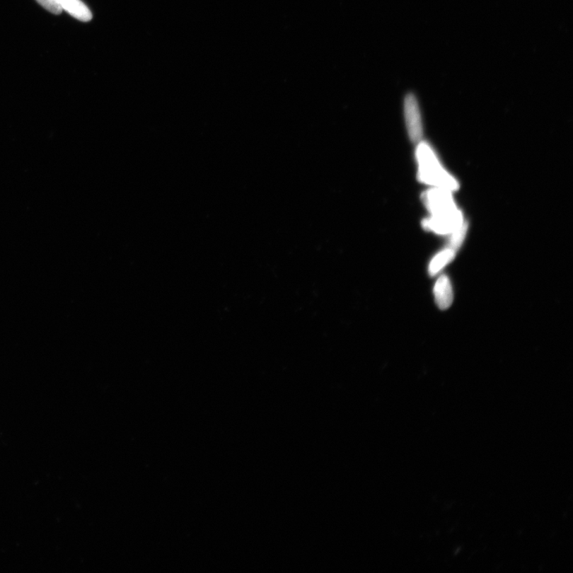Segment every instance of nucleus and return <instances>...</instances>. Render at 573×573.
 I'll use <instances>...</instances> for the list:
<instances>
[{
    "instance_id": "8",
    "label": "nucleus",
    "mask_w": 573,
    "mask_h": 573,
    "mask_svg": "<svg viewBox=\"0 0 573 573\" xmlns=\"http://www.w3.org/2000/svg\"><path fill=\"white\" fill-rule=\"evenodd\" d=\"M36 1L54 15H60L62 11L57 0H36Z\"/></svg>"
},
{
    "instance_id": "2",
    "label": "nucleus",
    "mask_w": 573,
    "mask_h": 573,
    "mask_svg": "<svg viewBox=\"0 0 573 573\" xmlns=\"http://www.w3.org/2000/svg\"><path fill=\"white\" fill-rule=\"evenodd\" d=\"M417 155L419 163L420 181L448 191L458 188L457 182L441 167L428 145L420 143Z\"/></svg>"
},
{
    "instance_id": "3",
    "label": "nucleus",
    "mask_w": 573,
    "mask_h": 573,
    "mask_svg": "<svg viewBox=\"0 0 573 573\" xmlns=\"http://www.w3.org/2000/svg\"><path fill=\"white\" fill-rule=\"evenodd\" d=\"M405 114L407 131L412 142H419L422 140L423 132L422 120L417 100L412 94L406 96L405 100Z\"/></svg>"
},
{
    "instance_id": "7",
    "label": "nucleus",
    "mask_w": 573,
    "mask_h": 573,
    "mask_svg": "<svg viewBox=\"0 0 573 573\" xmlns=\"http://www.w3.org/2000/svg\"><path fill=\"white\" fill-rule=\"evenodd\" d=\"M468 229V224L467 223H463V224L458 227L456 231L452 233V237L450 241L449 247L451 248L452 250L456 252L458 248H460L461 245L463 243V241L465 238V235H466Z\"/></svg>"
},
{
    "instance_id": "4",
    "label": "nucleus",
    "mask_w": 573,
    "mask_h": 573,
    "mask_svg": "<svg viewBox=\"0 0 573 573\" xmlns=\"http://www.w3.org/2000/svg\"><path fill=\"white\" fill-rule=\"evenodd\" d=\"M434 294L436 303L441 310L448 309L453 301V292L447 276L439 277L435 284Z\"/></svg>"
},
{
    "instance_id": "5",
    "label": "nucleus",
    "mask_w": 573,
    "mask_h": 573,
    "mask_svg": "<svg viewBox=\"0 0 573 573\" xmlns=\"http://www.w3.org/2000/svg\"><path fill=\"white\" fill-rule=\"evenodd\" d=\"M62 10L82 22L91 21L93 15L88 6L81 0H57Z\"/></svg>"
},
{
    "instance_id": "6",
    "label": "nucleus",
    "mask_w": 573,
    "mask_h": 573,
    "mask_svg": "<svg viewBox=\"0 0 573 573\" xmlns=\"http://www.w3.org/2000/svg\"><path fill=\"white\" fill-rule=\"evenodd\" d=\"M455 256L456 252L452 250L450 248H448V250H445L441 253H439L437 256L433 258L429 265L430 275H436V274L441 271L444 267L450 263L451 261L454 259Z\"/></svg>"
},
{
    "instance_id": "1",
    "label": "nucleus",
    "mask_w": 573,
    "mask_h": 573,
    "mask_svg": "<svg viewBox=\"0 0 573 573\" xmlns=\"http://www.w3.org/2000/svg\"><path fill=\"white\" fill-rule=\"evenodd\" d=\"M423 200L432 213V218L423 222L426 229L447 234L453 233L463 224L462 215L448 190L441 188L430 190L423 195Z\"/></svg>"
}]
</instances>
